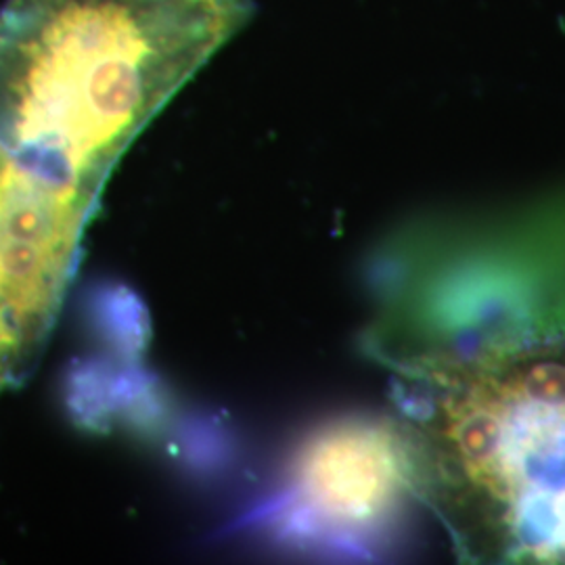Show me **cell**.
Returning a JSON list of instances; mask_svg holds the SVG:
<instances>
[{
	"label": "cell",
	"mask_w": 565,
	"mask_h": 565,
	"mask_svg": "<svg viewBox=\"0 0 565 565\" xmlns=\"http://www.w3.org/2000/svg\"><path fill=\"white\" fill-rule=\"evenodd\" d=\"M296 501L324 532L361 536L390 524L413 490L398 424L345 419L312 436L294 473Z\"/></svg>",
	"instance_id": "cell-4"
},
{
	"label": "cell",
	"mask_w": 565,
	"mask_h": 565,
	"mask_svg": "<svg viewBox=\"0 0 565 565\" xmlns=\"http://www.w3.org/2000/svg\"><path fill=\"white\" fill-rule=\"evenodd\" d=\"M93 198L0 142V303L25 350L39 343L60 303Z\"/></svg>",
	"instance_id": "cell-3"
},
{
	"label": "cell",
	"mask_w": 565,
	"mask_h": 565,
	"mask_svg": "<svg viewBox=\"0 0 565 565\" xmlns=\"http://www.w3.org/2000/svg\"><path fill=\"white\" fill-rule=\"evenodd\" d=\"M254 13V0H7L0 142L95 195L145 124Z\"/></svg>",
	"instance_id": "cell-1"
},
{
	"label": "cell",
	"mask_w": 565,
	"mask_h": 565,
	"mask_svg": "<svg viewBox=\"0 0 565 565\" xmlns=\"http://www.w3.org/2000/svg\"><path fill=\"white\" fill-rule=\"evenodd\" d=\"M25 352L28 350L23 345L18 327L0 303V385L9 380L15 366L23 361Z\"/></svg>",
	"instance_id": "cell-5"
},
{
	"label": "cell",
	"mask_w": 565,
	"mask_h": 565,
	"mask_svg": "<svg viewBox=\"0 0 565 565\" xmlns=\"http://www.w3.org/2000/svg\"><path fill=\"white\" fill-rule=\"evenodd\" d=\"M415 494L465 564L565 565V333L413 361Z\"/></svg>",
	"instance_id": "cell-2"
}]
</instances>
